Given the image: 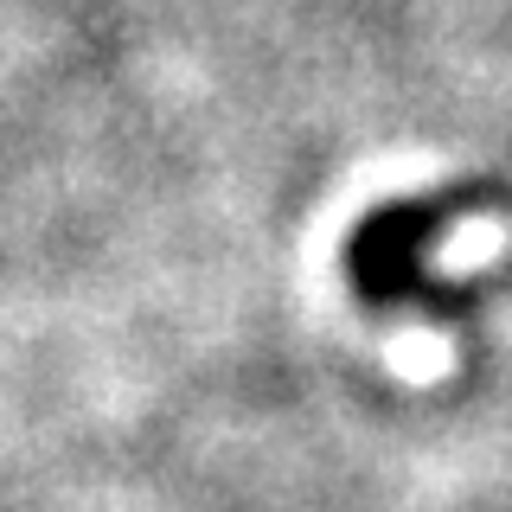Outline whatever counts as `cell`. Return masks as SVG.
<instances>
[{
  "instance_id": "6da1fadb",
  "label": "cell",
  "mask_w": 512,
  "mask_h": 512,
  "mask_svg": "<svg viewBox=\"0 0 512 512\" xmlns=\"http://www.w3.org/2000/svg\"><path fill=\"white\" fill-rule=\"evenodd\" d=\"M448 218H455V205H429V199H416V205L397 199V205H384V212H372L346 237V282L359 288L365 301H378V308L404 301L410 288L423 282V250Z\"/></svg>"
}]
</instances>
